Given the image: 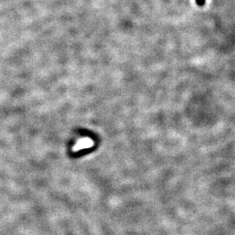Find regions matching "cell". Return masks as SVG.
<instances>
[{"label": "cell", "mask_w": 235, "mask_h": 235, "mask_svg": "<svg viewBox=\"0 0 235 235\" xmlns=\"http://www.w3.org/2000/svg\"><path fill=\"white\" fill-rule=\"evenodd\" d=\"M196 3H197L198 6H203L205 5V3H206V0H196Z\"/></svg>", "instance_id": "obj_1"}]
</instances>
